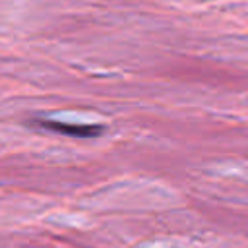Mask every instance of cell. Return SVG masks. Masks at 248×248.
<instances>
[{
    "label": "cell",
    "instance_id": "cell-1",
    "mask_svg": "<svg viewBox=\"0 0 248 248\" xmlns=\"http://www.w3.org/2000/svg\"><path fill=\"white\" fill-rule=\"evenodd\" d=\"M31 124L43 130L62 134L68 138H78V140H95L105 134V126L101 124H70V122H58L50 118H33Z\"/></svg>",
    "mask_w": 248,
    "mask_h": 248
}]
</instances>
